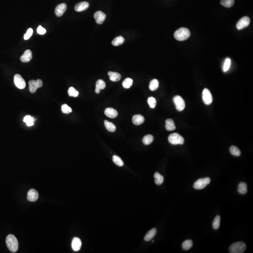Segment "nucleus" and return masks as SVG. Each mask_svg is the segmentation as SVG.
I'll use <instances>...</instances> for the list:
<instances>
[{"label":"nucleus","instance_id":"11","mask_svg":"<svg viewBox=\"0 0 253 253\" xmlns=\"http://www.w3.org/2000/svg\"><path fill=\"white\" fill-rule=\"evenodd\" d=\"M94 17L96 23L99 24V25H101V24H102L105 21V19L106 18V15L102 11H98L94 14Z\"/></svg>","mask_w":253,"mask_h":253},{"label":"nucleus","instance_id":"15","mask_svg":"<svg viewBox=\"0 0 253 253\" xmlns=\"http://www.w3.org/2000/svg\"><path fill=\"white\" fill-rule=\"evenodd\" d=\"M33 57L32 53L30 50H27L20 57V60L22 62H28L32 60Z\"/></svg>","mask_w":253,"mask_h":253},{"label":"nucleus","instance_id":"34","mask_svg":"<svg viewBox=\"0 0 253 253\" xmlns=\"http://www.w3.org/2000/svg\"><path fill=\"white\" fill-rule=\"evenodd\" d=\"M112 161L114 162L115 164L118 165L119 167H123L124 165V162L123 160L120 159L119 157L116 155H114L112 157Z\"/></svg>","mask_w":253,"mask_h":253},{"label":"nucleus","instance_id":"2","mask_svg":"<svg viewBox=\"0 0 253 253\" xmlns=\"http://www.w3.org/2000/svg\"><path fill=\"white\" fill-rule=\"evenodd\" d=\"M190 32L188 28L182 27L175 32L174 34V38L178 41H184L188 39L190 37Z\"/></svg>","mask_w":253,"mask_h":253},{"label":"nucleus","instance_id":"27","mask_svg":"<svg viewBox=\"0 0 253 253\" xmlns=\"http://www.w3.org/2000/svg\"><path fill=\"white\" fill-rule=\"evenodd\" d=\"M159 86V81L156 79H154L151 81L150 85H149V89L152 91H154L158 88Z\"/></svg>","mask_w":253,"mask_h":253},{"label":"nucleus","instance_id":"31","mask_svg":"<svg viewBox=\"0 0 253 253\" xmlns=\"http://www.w3.org/2000/svg\"><path fill=\"white\" fill-rule=\"evenodd\" d=\"M220 4L224 7L230 8L234 5V0H221Z\"/></svg>","mask_w":253,"mask_h":253},{"label":"nucleus","instance_id":"37","mask_svg":"<svg viewBox=\"0 0 253 253\" xmlns=\"http://www.w3.org/2000/svg\"><path fill=\"white\" fill-rule=\"evenodd\" d=\"M148 103L150 107L152 108H154L155 107L157 104V101L155 98L154 97H151L148 99Z\"/></svg>","mask_w":253,"mask_h":253},{"label":"nucleus","instance_id":"9","mask_svg":"<svg viewBox=\"0 0 253 253\" xmlns=\"http://www.w3.org/2000/svg\"><path fill=\"white\" fill-rule=\"evenodd\" d=\"M14 82L17 88L23 89L26 86V83L20 75H15L14 78Z\"/></svg>","mask_w":253,"mask_h":253},{"label":"nucleus","instance_id":"13","mask_svg":"<svg viewBox=\"0 0 253 253\" xmlns=\"http://www.w3.org/2000/svg\"><path fill=\"white\" fill-rule=\"evenodd\" d=\"M67 5L65 4H59L55 8V13L56 16L61 17L64 14L67 10Z\"/></svg>","mask_w":253,"mask_h":253},{"label":"nucleus","instance_id":"18","mask_svg":"<svg viewBox=\"0 0 253 253\" xmlns=\"http://www.w3.org/2000/svg\"><path fill=\"white\" fill-rule=\"evenodd\" d=\"M106 84L105 82L102 79H99L96 83L95 92L97 94L100 93V90H103L106 88Z\"/></svg>","mask_w":253,"mask_h":253},{"label":"nucleus","instance_id":"30","mask_svg":"<svg viewBox=\"0 0 253 253\" xmlns=\"http://www.w3.org/2000/svg\"><path fill=\"white\" fill-rule=\"evenodd\" d=\"M35 120V119L30 115H26L24 119V122L26 123V125L28 127L33 126Z\"/></svg>","mask_w":253,"mask_h":253},{"label":"nucleus","instance_id":"20","mask_svg":"<svg viewBox=\"0 0 253 253\" xmlns=\"http://www.w3.org/2000/svg\"><path fill=\"white\" fill-rule=\"evenodd\" d=\"M108 75L109 76L110 80L112 82H118L122 78L121 75L117 72L109 71L108 73Z\"/></svg>","mask_w":253,"mask_h":253},{"label":"nucleus","instance_id":"25","mask_svg":"<svg viewBox=\"0 0 253 253\" xmlns=\"http://www.w3.org/2000/svg\"><path fill=\"white\" fill-rule=\"evenodd\" d=\"M155 182L157 185H160L164 182V177L158 172H156L154 175Z\"/></svg>","mask_w":253,"mask_h":253},{"label":"nucleus","instance_id":"36","mask_svg":"<svg viewBox=\"0 0 253 253\" xmlns=\"http://www.w3.org/2000/svg\"><path fill=\"white\" fill-rule=\"evenodd\" d=\"M68 94L70 97H77L79 95V92L73 87H71L68 90Z\"/></svg>","mask_w":253,"mask_h":253},{"label":"nucleus","instance_id":"22","mask_svg":"<svg viewBox=\"0 0 253 253\" xmlns=\"http://www.w3.org/2000/svg\"><path fill=\"white\" fill-rule=\"evenodd\" d=\"M156 233V229L155 228L152 229L145 235V237H144V240L146 241H151L154 237V236H155Z\"/></svg>","mask_w":253,"mask_h":253},{"label":"nucleus","instance_id":"23","mask_svg":"<svg viewBox=\"0 0 253 253\" xmlns=\"http://www.w3.org/2000/svg\"><path fill=\"white\" fill-rule=\"evenodd\" d=\"M125 39L122 36H119L114 38L112 42V44L114 46H119L122 45L124 42Z\"/></svg>","mask_w":253,"mask_h":253},{"label":"nucleus","instance_id":"7","mask_svg":"<svg viewBox=\"0 0 253 253\" xmlns=\"http://www.w3.org/2000/svg\"><path fill=\"white\" fill-rule=\"evenodd\" d=\"M174 102L177 110L179 111H182L185 107V103L182 97L180 96H176L173 98Z\"/></svg>","mask_w":253,"mask_h":253},{"label":"nucleus","instance_id":"39","mask_svg":"<svg viewBox=\"0 0 253 253\" xmlns=\"http://www.w3.org/2000/svg\"><path fill=\"white\" fill-rule=\"evenodd\" d=\"M231 61L230 59L229 58L226 59L225 61L224 66H223V70H224V72H226L229 69L231 65Z\"/></svg>","mask_w":253,"mask_h":253},{"label":"nucleus","instance_id":"4","mask_svg":"<svg viewBox=\"0 0 253 253\" xmlns=\"http://www.w3.org/2000/svg\"><path fill=\"white\" fill-rule=\"evenodd\" d=\"M169 142L173 145L183 144L184 143V139L178 133H173L169 136Z\"/></svg>","mask_w":253,"mask_h":253},{"label":"nucleus","instance_id":"19","mask_svg":"<svg viewBox=\"0 0 253 253\" xmlns=\"http://www.w3.org/2000/svg\"><path fill=\"white\" fill-rule=\"evenodd\" d=\"M144 118L140 115H135L132 118L133 123L136 125H140L144 123Z\"/></svg>","mask_w":253,"mask_h":253},{"label":"nucleus","instance_id":"32","mask_svg":"<svg viewBox=\"0 0 253 253\" xmlns=\"http://www.w3.org/2000/svg\"><path fill=\"white\" fill-rule=\"evenodd\" d=\"M133 81L130 78H127L123 81V86L125 89H128L133 84Z\"/></svg>","mask_w":253,"mask_h":253},{"label":"nucleus","instance_id":"33","mask_svg":"<svg viewBox=\"0 0 253 253\" xmlns=\"http://www.w3.org/2000/svg\"><path fill=\"white\" fill-rule=\"evenodd\" d=\"M193 246V241L190 240H186L182 243V249L185 250H188Z\"/></svg>","mask_w":253,"mask_h":253},{"label":"nucleus","instance_id":"5","mask_svg":"<svg viewBox=\"0 0 253 253\" xmlns=\"http://www.w3.org/2000/svg\"><path fill=\"white\" fill-rule=\"evenodd\" d=\"M210 182V178H202L199 179L194 184L193 187L196 189H202L208 185Z\"/></svg>","mask_w":253,"mask_h":253},{"label":"nucleus","instance_id":"38","mask_svg":"<svg viewBox=\"0 0 253 253\" xmlns=\"http://www.w3.org/2000/svg\"><path fill=\"white\" fill-rule=\"evenodd\" d=\"M62 112L63 114H69L72 112V109L67 104H63L62 106Z\"/></svg>","mask_w":253,"mask_h":253},{"label":"nucleus","instance_id":"28","mask_svg":"<svg viewBox=\"0 0 253 253\" xmlns=\"http://www.w3.org/2000/svg\"><path fill=\"white\" fill-rule=\"evenodd\" d=\"M154 140V137L152 135H147L143 138V142L145 145H149L152 143Z\"/></svg>","mask_w":253,"mask_h":253},{"label":"nucleus","instance_id":"14","mask_svg":"<svg viewBox=\"0 0 253 253\" xmlns=\"http://www.w3.org/2000/svg\"><path fill=\"white\" fill-rule=\"evenodd\" d=\"M89 4L86 1H82L77 4L75 7V9L77 12H82L88 9Z\"/></svg>","mask_w":253,"mask_h":253},{"label":"nucleus","instance_id":"1","mask_svg":"<svg viewBox=\"0 0 253 253\" xmlns=\"http://www.w3.org/2000/svg\"><path fill=\"white\" fill-rule=\"evenodd\" d=\"M6 244L8 249L13 253H15L18 250V242L14 235L9 234L8 235L6 240Z\"/></svg>","mask_w":253,"mask_h":253},{"label":"nucleus","instance_id":"8","mask_svg":"<svg viewBox=\"0 0 253 253\" xmlns=\"http://www.w3.org/2000/svg\"><path fill=\"white\" fill-rule=\"evenodd\" d=\"M202 98L204 102L206 105H210L212 102V96L210 90L207 88H205L202 91Z\"/></svg>","mask_w":253,"mask_h":253},{"label":"nucleus","instance_id":"35","mask_svg":"<svg viewBox=\"0 0 253 253\" xmlns=\"http://www.w3.org/2000/svg\"><path fill=\"white\" fill-rule=\"evenodd\" d=\"M220 216H216L215 219H214L212 223V226L214 229L217 230L219 228L220 224Z\"/></svg>","mask_w":253,"mask_h":253},{"label":"nucleus","instance_id":"41","mask_svg":"<svg viewBox=\"0 0 253 253\" xmlns=\"http://www.w3.org/2000/svg\"><path fill=\"white\" fill-rule=\"evenodd\" d=\"M37 33L41 35H43L46 33V30L42 27L41 25H39L37 28Z\"/></svg>","mask_w":253,"mask_h":253},{"label":"nucleus","instance_id":"17","mask_svg":"<svg viewBox=\"0 0 253 253\" xmlns=\"http://www.w3.org/2000/svg\"><path fill=\"white\" fill-rule=\"evenodd\" d=\"M105 114L107 117L113 119L117 117L118 112L115 109L111 107H108L105 109Z\"/></svg>","mask_w":253,"mask_h":253},{"label":"nucleus","instance_id":"6","mask_svg":"<svg viewBox=\"0 0 253 253\" xmlns=\"http://www.w3.org/2000/svg\"><path fill=\"white\" fill-rule=\"evenodd\" d=\"M29 91L32 94L35 93L38 88H41L43 86V82L41 79L30 80L29 82Z\"/></svg>","mask_w":253,"mask_h":253},{"label":"nucleus","instance_id":"3","mask_svg":"<svg viewBox=\"0 0 253 253\" xmlns=\"http://www.w3.org/2000/svg\"><path fill=\"white\" fill-rule=\"evenodd\" d=\"M246 249V245L243 242H236L230 246V252L231 253H244Z\"/></svg>","mask_w":253,"mask_h":253},{"label":"nucleus","instance_id":"16","mask_svg":"<svg viewBox=\"0 0 253 253\" xmlns=\"http://www.w3.org/2000/svg\"><path fill=\"white\" fill-rule=\"evenodd\" d=\"M82 246V242L80 239L78 237H75L72 240V247L73 250L78 251L81 249Z\"/></svg>","mask_w":253,"mask_h":253},{"label":"nucleus","instance_id":"10","mask_svg":"<svg viewBox=\"0 0 253 253\" xmlns=\"http://www.w3.org/2000/svg\"><path fill=\"white\" fill-rule=\"evenodd\" d=\"M250 22V20L249 17L246 16L243 17L237 22L236 25V27L239 30L243 29L244 28L249 26Z\"/></svg>","mask_w":253,"mask_h":253},{"label":"nucleus","instance_id":"12","mask_svg":"<svg viewBox=\"0 0 253 253\" xmlns=\"http://www.w3.org/2000/svg\"><path fill=\"white\" fill-rule=\"evenodd\" d=\"M27 200L29 201L35 202L37 200L38 197V193L35 189H31L28 191L27 194Z\"/></svg>","mask_w":253,"mask_h":253},{"label":"nucleus","instance_id":"24","mask_svg":"<svg viewBox=\"0 0 253 253\" xmlns=\"http://www.w3.org/2000/svg\"><path fill=\"white\" fill-rule=\"evenodd\" d=\"M238 191L241 194H245L247 192V185L244 182H241L239 185Z\"/></svg>","mask_w":253,"mask_h":253},{"label":"nucleus","instance_id":"21","mask_svg":"<svg viewBox=\"0 0 253 253\" xmlns=\"http://www.w3.org/2000/svg\"><path fill=\"white\" fill-rule=\"evenodd\" d=\"M165 128L168 131H173L175 129L176 127L174 122L171 119H168L165 120Z\"/></svg>","mask_w":253,"mask_h":253},{"label":"nucleus","instance_id":"26","mask_svg":"<svg viewBox=\"0 0 253 253\" xmlns=\"http://www.w3.org/2000/svg\"><path fill=\"white\" fill-rule=\"evenodd\" d=\"M104 124H105V127L109 131L115 132L116 130V127L115 126L114 123H112L108 122V120H105L104 121Z\"/></svg>","mask_w":253,"mask_h":253},{"label":"nucleus","instance_id":"40","mask_svg":"<svg viewBox=\"0 0 253 253\" xmlns=\"http://www.w3.org/2000/svg\"><path fill=\"white\" fill-rule=\"evenodd\" d=\"M33 30L32 28L28 29L27 30L26 33L25 34V35H24V39L25 40H28V39H29L30 37L33 35Z\"/></svg>","mask_w":253,"mask_h":253},{"label":"nucleus","instance_id":"29","mask_svg":"<svg viewBox=\"0 0 253 253\" xmlns=\"http://www.w3.org/2000/svg\"><path fill=\"white\" fill-rule=\"evenodd\" d=\"M231 154L234 156L239 157L241 155V152L240 149L236 146H232L230 148Z\"/></svg>","mask_w":253,"mask_h":253}]
</instances>
